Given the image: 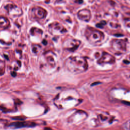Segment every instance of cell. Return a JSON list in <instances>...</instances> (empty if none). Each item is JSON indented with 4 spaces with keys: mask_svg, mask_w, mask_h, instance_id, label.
<instances>
[{
    "mask_svg": "<svg viewBox=\"0 0 130 130\" xmlns=\"http://www.w3.org/2000/svg\"><path fill=\"white\" fill-rule=\"evenodd\" d=\"M78 15L80 19L88 21L90 19V11L87 10H82L79 12Z\"/></svg>",
    "mask_w": 130,
    "mask_h": 130,
    "instance_id": "obj_1",
    "label": "cell"
},
{
    "mask_svg": "<svg viewBox=\"0 0 130 130\" xmlns=\"http://www.w3.org/2000/svg\"><path fill=\"white\" fill-rule=\"evenodd\" d=\"M45 11L41 8L37 7L33 9V14L37 18H42L45 16Z\"/></svg>",
    "mask_w": 130,
    "mask_h": 130,
    "instance_id": "obj_2",
    "label": "cell"
},
{
    "mask_svg": "<svg viewBox=\"0 0 130 130\" xmlns=\"http://www.w3.org/2000/svg\"><path fill=\"white\" fill-rule=\"evenodd\" d=\"M35 124L31 122H17L12 123L10 126L14 127L15 128H20L25 126H32Z\"/></svg>",
    "mask_w": 130,
    "mask_h": 130,
    "instance_id": "obj_3",
    "label": "cell"
},
{
    "mask_svg": "<svg viewBox=\"0 0 130 130\" xmlns=\"http://www.w3.org/2000/svg\"><path fill=\"white\" fill-rule=\"evenodd\" d=\"M90 35L89 37V38H90L91 41H92L93 42H95L97 40L98 41V39L100 38V35H99L100 34H99V32H97L95 30L92 32H91Z\"/></svg>",
    "mask_w": 130,
    "mask_h": 130,
    "instance_id": "obj_4",
    "label": "cell"
},
{
    "mask_svg": "<svg viewBox=\"0 0 130 130\" xmlns=\"http://www.w3.org/2000/svg\"><path fill=\"white\" fill-rule=\"evenodd\" d=\"M123 104H126V105H130V102H126V101H122V102Z\"/></svg>",
    "mask_w": 130,
    "mask_h": 130,
    "instance_id": "obj_5",
    "label": "cell"
},
{
    "mask_svg": "<svg viewBox=\"0 0 130 130\" xmlns=\"http://www.w3.org/2000/svg\"><path fill=\"white\" fill-rule=\"evenodd\" d=\"M123 62L125 63H126V64H128V63H129V61H127V60H123Z\"/></svg>",
    "mask_w": 130,
    "mask_h": 130,
    "instance_id": "obj_6",
    "label": "cell"
},
{
    "mask_svg": "<svg viewBox=\"0 0 130 130\" xmlns=\"http://www.w3.org/2000/svg\"><path fill=\"white\" fill-rule=\"evenodd\" d=\"M43 44L44 45H46V44H47V42L45 40H44V41H43Z\"/></svg>",
    "mask_w": 130,
    "mask_h": 130,
    "instance_id": "obj_7",
    "label": "cell"
},
{
    "mask_svg": "<svg viewBox=\"0 0 130 130\" xmlns=\"http://www.w3.org/2000/svg\"><path fill=\"white\" fill-rule=\"evenodd\" d=\"M129 125H128V127H127V129H128L129 130H130V122H129Z\"/></svg>",
    "mask_w": 130,
    "mask_h": 130,
    "instance_id": "obj_8",
    "label": "cell"
}]
</instances>
